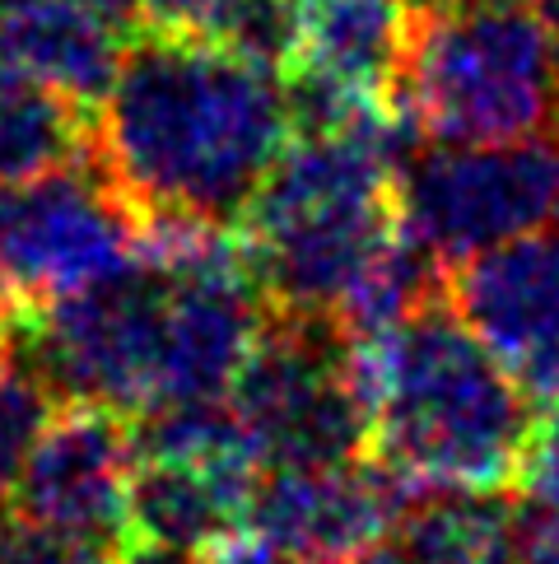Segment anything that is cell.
I'll return each instance as SVG.
<instances>
[{"instance_id": "7a4b0ae2", "label": "cell", "mask_w": 559, "mask_h": 564, "mask_svg": "<svg viewBox=\"0 0 559 564\" xmlns=\"http://www.w3.org/2000/svg\"><path fill=\"white\" fill-rule=\"evenodd\" d=\"M350 382L373 420L369 457L429 495H508L536 430L531 401L434 294L377 336H346Z\"/></svg>"}, {"instance_id": "ac0fdd59", "label": "cell", "mask_w": 559, "mask_h": 564, "mask_svg": "<svg viewBox=\"0 0 559 564\" xmlns=\"http://www.w3.org/2000/svg\"><path fill=\"white\" fill-rule=\"evenodd\" d=\"M127 551L108 541L79 536L29 513L0 518V564H122Z\"/></svg>"}, {"instance_id": "5b68a950", "label": "cell", "mask_w": 559, "mask_h": 564, "mask_svg": "<svg viewBox=\"0 0 559 564\" xmlns=\"http://www.w3.org/2000/svg\"><path fill=\"white\" fill-rule=\"evenodd\" d=\"M14 355L56 401L150 415L164 397L168 275L140 261L117 280L43 308L14 336Z\"/></svg>"}, {"instance_id": "2e32d148", "label": "cell", "mask_w": 559, "mask_h": 564, "mask_svg": "<svg viewBox=\"0 0 559 564\" xmlns=\"http://www.w3.org/2000/svg\"><path fill=\"white\" fill-rule=\"evenodd\" d=\"M131 6L140 33L215 43L256 56V62L275 70L289 56V33H294L289 0H131Z\"/></svg>"}, {"instance_id": "44dd1931", "label": "cell", "mask_w": 559, "mask_h": 564, "mask_svg": "<svg viewBox=\"0 0 559 564\" xmlns=\"http://www.w3.org/2000/svg\"><path fill=\"white\" fill-rule=\"evenodd\" d=\"M317 564H410L402 546H387V541H377L369 551H354V555H336V560H317Z\"/></svg>"}, {"instance_id": "ba28073f", "label": "cell", "mask_w": 559, "mask_h": 564, "mask_svg": "<svg viewBox=\"0 0 559 564\" xmlns=\"http://www.w3.org/2000/svg\"><path fill=\"white\" fill-rule=\"evenodd\" d=\"M406 225L434 261H467L559 225V135L434 145L402 164Z\"/></svg>"}, {"instance_id": "9c48e42d", "label": "cell", "mask_w": 559, "mask_h": 564, "mask_svg": "<svg viewBox=\"0 0 559 564\" xmlns=\"http://www.w3.org/2000/svg\"><path fill=\"white\" fill-rule=\"evenodd\" d=\"M419 495L377 457L266 467L252 509L206 555L215 564H317L369 551L406 528Z\"/></svg>"}, {"instance_id": "7402d4cb", "label": "cell", "mask_w": 559, "mask_h": 564, "mask_svg": "<svg viewBox=\"0 0 559 564\" xmlns=\"http://www.w3.org/2000/svg\"><path fill=\"white\" fill-rule=\"evenodd\" d=\"M6 350H10V346H0V355H6Z\"/></svg>"}, {"instance_id": "9a60e30c", "label": "cell", "mask_w": 559, "mask_h": 564, "mask_svg": "<svg viewBox=\"0 0 559 564\" xmlns=\"http://www.w3.org/2000/svg\"><path fill=\"white\" fill-rule=\"evenodd\" d=\"M410 564H517V503L508 495H429L402 528Z\"/></svg>"}, {"instance_id": "5bb4252c", "label": "cell", "mask_w": 559, "mask_h": 564, "mask_svg": "<svg viewBox=\"0 0 559 564\" xmlns=\"http://www.w3.org/2000/svg\"><path fill=\"white\" fill-rule=\"evenodd\" d=\"M94 154V112L0 62V183H29Z\"/></svg>"}, {"instance_id": "30bf717a", "label": "cell", "mask_w": 559, "mask_h": 564, "mask_svg": "<svg viewBox=\"0 0 559 564\" xmlns=\"http://www.w3.org/2000/svg\"><path fill=\"white\" fill-rule=\"evenodd\" d=\"M443 294L536 411H559V225L443 267Z\"/></svg>"}, {"instance_id": "8fae6325", "label": "cell", "mask_w": 559, "mask_h": 564, "mask_svg": "<svg viewBox=\"0 0 559 564\" xmlns=\"http://www.w3.org/2000/svg\"><path fill=\"white\" fill-rule=\"evenodd\" d=\"M135 467L140 453L131 415L94 401H56L52 420L14 476L10 503L14 513L131 551Z\"/></svg>"}, {"instance_id": "e0dca14e", "label": "cell", "mask_w": 559, "mask_h": 564, "mask_svg": "<svg viewBox=\"0 0 559 564\" xmlns=\"http://www.w3.org/2000/svg\"><path fill=\"white\" fill-rule=\"evenodd\" d=\"M52 411H56V397L47 392V382L10 346L0 355V480L10 490H14V476L24 467L29 448L52 420Z\"/></svg>"}, {"instance_id": "8992f818", "label": "cell", "mask_w": 559, "mask_h": 564, "mask_svg": "<svg viewBox=\"0 0 559 564\" xmlns=\"http://www.w3.org/2000/svg\"><path fill=\"white\" fill-rule=\"evenodd\" d=\"M140 261L145 225L94 154L29 183H0V290L29 322Z\"/></svg>"}, {"instance_id": "277c9868", "label": "cell", "mask_w": 559, "mask_h": 564, "mask_svg": "<svg viewBox=\"0 0 559 564\" xmlns=\"http://www.w3.org/2000/svg\"><path fill=\"white\" fill-rule=\"evenodd\" d=\"M402 112L429 145L559 127V19L536 0H415Z\"/></svg>"}, {"instance_id": "52a82bcc", "label": "cell", "mask_w": 559, "mask_h": 564, "mask_svg": "<svg viewBox=\"0 0 559 564\" xmlns=\"http://www.w3.org/2000/svg\"><path fill=\"white\" fill-rule=\"evenodd\" d=\"M229 406L266 467H336L369 457L373 443V420L350 382L346 336L327 317L271 313Z\"/></svg>"}, {"instance_id": "ffe728a7", "label": "cell", "mask_w": 559, "mask_h": 564, "mask_svg": "<svg viewBox=\"0 0 559 564\" xmlns=\"http://www.w3.org/2000/svg\"><path fill=\"white\" fill-rule=\"evenodd\" d=\"M122 564H215V560H206V555H183V551H168V546H150V541H135Z\"/></svg>"}, {"instance_id": "3957f363", "label": "cell", "mask_w": 559, "mask_h": 564, "mask_svg": "<svg viewBox=\"0 0 559 564\" xmlns=\"http://www.w3.org/2000/svg\"><path fill=\"white\" fill-rule=\"evenodd\" d=\"M406 135L402 112L289 135L238 225L271 313L336 322L410 238L402 206Z\"/></svg>"}, {"instance_id": "7c38bea8", "label": "cell", "mask_w": 559, "mask_h": 564, "mask_svg": "<svg viewBox=\"0 0 559 564\" xmlns=\"http://www.w3.org/2000/svg\"><path fill=\"white\" fill-rule=\"evenodd\" d=\"M135 33L131 0H0V62L85 112L103 108Z\"/></svg>"}, {"instance_id": "4fadbf2b", "label": "cell", "mask_w": 559, "mask_h": 564, "mask_svg": "<svg viewBox=\"0 0 559 564\" xmlns=\"http://www.w3.org/2000/svg\"><path fill=\"white\" fill-rule=\"evenodd\" d=\"M262 462H154L140 457L131 486V532L150 546L210 555L248 518Z\"/></svg>"}, {"instance_id": "d6986e66", "label": "cell", "mask_w": 559, "mask_h": 564, "mask_svg": "<svg viewBox=\"0 0 559 564\" xmlns=\"http://www.w3.org/2000/svg\"><path fill=\"white\" fill-rule=\"evenodd\" d=\"M513 490L523 495V503H531V509H559V411L536 420Z\"/></svg>"}, {"instance_id": "6da1fadb", "label": "cell", "mask_w": 559, "mask_h": 564, "mask_svg": "<svg viewBox=\"0 0 559 564\" xmlns=\"http://www.w3.org/2000/svg\"><path fill=\"white\" fill-rule=\"evenodd\" d=\"M289 135V85L275 66L135 33L94 112V164L140 219L243 225Z\"/></svg>"}]
</instances>
